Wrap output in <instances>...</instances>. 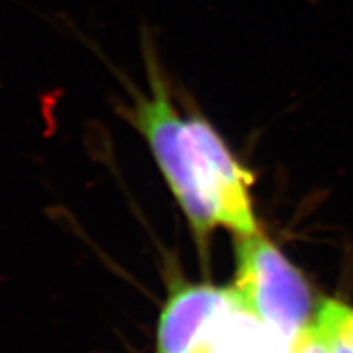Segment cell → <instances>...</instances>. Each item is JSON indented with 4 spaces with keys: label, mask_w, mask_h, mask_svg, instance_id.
I'll return each mask as SVG.
<instances>
[{
    "label": "cell",
    "mask_w": 353,
    "mask_h": 353,
    "mask_svg": "<svg viewBox=\"0 0 353 353\" xmlns=\"http://www.w3.org/2000/svg\"><path fill=\"white\" fill-rule=\"evenodd\" d=\"M141 54L148 79L145 92L121 70L113 69L130 97L126 105H120V112L148 141L193 231L198 239L205 241L218 223L198 182L185 131V117L176 108L172 81L159 54L156 38L148 26L141 28Z\"/></svg>",
    "instance_id": "1"
},
{
    "label": "cell",
    "mask_w": 353,
    "mask_h": 353,
    "mask_svg": "<svg viewBox=\"0 0 353 353\" xmlns=\"http://www.w3.org/2000/svg\"><path fill=\"white\" fill-rule=\"evenodd\" d=\"M316 325L321 332L345 339L353 345V307L337 301L321 304L316 316Z\"/></svg>",
    "instance_id": "5"
},
{
    "label": "cell",
    "mask_w": 353,
    "mask_h": 353,
    "mask_svg": "<svg viewBox=\"0 0 353 353\" xmlns=\"http://www.w3.org/2000/svg\"><path fill=\"white\" fill-rule=\"evenodd\" d=\"M242 304L234 288L182 285L172 291L162 309L157 353H195L211 330ZM244 309V307H242Z\"/></svg>",
    "instance_id": "4"
},
{
    "label": "cell",
    "mask_w": 353,
    "mask_h": 353,
    "mask_svg": "<svg viewBox=\"0 0 353 353\" xmlns=\"http://www.w3.org/2000/svg\"><path fill=\"white\" fill-rule=\"evenodd\" d=\"M185 131L198 182L218 226H226L239 236L257 234L249 195L250 172L236 161L216 128L198 110L192 108L185 117Z\"/></svg>",
    "instance_id": "3"
},
{
    "label": "cell",
    "mask_w": 353,
    "mask_h": 353,
    "mask_svg": "<svg viewBox=\"0 0 353 353\" xmlns=\"http://www.w3.org/2000/svg\"><path fill=\"white\" fill-rule=\"evenodd\" d=\"M290 353H329L324 335L317 329L316 322L290 343Z\"/></svg>",
    "instance_id": "6"
},
{
    "label": "cell",
    "mask_w": 353,
    "mask_h": 353,
    "mask_svg": "<svg viewBox=\"0 0 353 353\" xmlns=\"http://www.w3.org/2000/svg\"><path fill=\"white\" fill-rule=\"evenodd\" d=\"M322 335H324L325 343H327L329 347V353H353V345L350 342H347L345 339L337 337V335L324 334V332H322Z\"/></svg>",
    "instance_id": "7"
},
{
    "label": "cell",
    "mask_w": 353,
    "mask_h": 353,
    "mask_svg": "<svg viewBox=\"0 0 353 353\" xmlns=\"http://www.w3.org/2000/svg\"><path fill=\"white\" fill-rule=\"evenodd\" d=\"M236 290L242 307L285 343L314 324V298L301 272L260 234L237 241Z\"/></svg>",
    "instance_id": "2"
}]
</instances>
